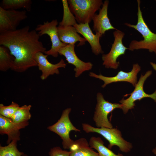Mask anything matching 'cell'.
<instances>
[{
    "label": "cell",
    "mask_w": 156,
    "mask_h": 156,
    "mask_svg": "<svg viewBox=\"0 0 156 156\" xmlns=\"http://www.w3.org/2000/svg\"><path fill=\"white\" fill-rule=\"evenodd\" d=\"M40 36L35 29L30 30L28 26L0 34V45L6 47L14 58L11 69L22 72L38 66L36 54L47 51L40 40Z\"/></svg>",
    "instance_id": "obj_1"
},
{
    "label": "cell",
    "mask_w": 156,
    "mask_h": 156,
    "mask_svg": "<svg viewBox=\"0 0 156 156\" xmlns=\"http://www.w3.org/2000/svg\"><path fill=\"white\" fill-rule=\"evenodd\" d=\"M137 22L134 25L125 23L127 26L134 28L142 36L144 39L140 41L132 40L129 45L128 49L131 51L139 49H148L150 52L156 54V33H153L144 21L140 8L141 1L137 0Z\"/></svg>",
    "instance_id": "obj_2"
},
{
    "label": "cell",
    "mask_w": 156,
    "mask_h": 156,
    "mask_svg": "<svg viewBox=\"0 0 156 156\" xmlns=\"http://www.w3.org/2000/svg\"><path fill=\"white\" fill-rule=\"evenodd\" d=\"M62 2L64 10L63 18L57 26L60 40L67 44H75L77 42H79L78 46L85 44L86 40L79 35L73 25L76 20L70 11L67 0H62Z\"/></svg>",
    "instance_id": "obj_3"
},
{
    "label": "cell",
    "mask_w": 156,
    "mask_h": 156,
    "mask_svg": "<svg viewBox=\"0 0 156 156\" xmlns=\"http://www.w3.org/2000/svg\"><path fill=\"white\" fill-rule=\"evenodd\" d=\"M67 2L79 24L90 23L103 3L102 0H68Z\"/></svg>",
    "instance_id": "obj_4"
},
{
    "label": "cell",
    "mask_w": 156,
    "mask_h": 156,
    "mask_svg": "<svg viewBox=\"0 0 156 156\" xmlns=\"http://www.w3.org/2000/svg\"><path fill=\"white\" fill-rule=\"evenodd\" d=\"M82 127L86 132L96 133L102 136L109 142L108 148L111 149L114 146H118L124 153L130 152L133 148L132 143L124 140L121 131L116 128L94 127L87 123H83Z\"/></svg>",
    "instance_id": "obj_5"
},
{
    "label": "cell",
    "mask_w": 156,
    "mask_h": 156,
    "mask_svg": "<svg viewBox=\"0 0 156 156\" xmlns=\"http://www.w3.org/2000/svg\"><path fill=\"white\" fill-rule=\"evenodd\" d=\"M71 110L70 108L64 110L58 121L47 128L49 130L60 136L62 140L63 148L65 149H69L74 142L70 137V132L72 131L76 132L81 131L73 125L70 120L69 114Z\"/></svg>",
    "instance_id": "obj_6"
},
{
    "label": "cell",
    "mask_w": 156,
    "mask_h": 156,
    "mask_svg": "<svg viewBox=\"0 0 156 156\" xmlns=\"http://www.w3.org/2000/svg\"><path fill=\"white\" fill-rule=\"evenodd\" d=\"M97 103L93 119L97 128H112V124L109 120L108 116L116 108L121 109V104L112 103L106 101L102 94L99 92L96 95Z\"/></svg>",
    "instance_id": "obj_7"
},
{
    "label": "cell",
    "mask_w": 156,
    "mask_h": 156,
    "mask_svg": "<svg viewBox=\"0 0 156 156\" xmlns=\"http://www.w3.org/2000/svg\"><path fill=\"white\" fill-rule=\"evenodd\" d=\"M152 70L147 71L144 75L141 74L138 82L135 86V88L131 93L126 94L124 96L130 95L129 98L126 99L123 98L120 101L122 106L121 109L124 114L127 113L129 109L134 108L135 106V102L137 101H140L145 97H149L153 99L156 102V89L155 91L151 94H148L144 91V84L146 79L152 74Z\"/></svg>",
    "instance_id": "obj_8"
},
{
    "label": "cell",
    "mask_w": 156,
    "mask_h": 156,
    "mask_svg": "<svg viewBox=\"0 0 156 156\" xmlns=\"http://www.w3.org/2000/svg\"><path fill=\"white\" fill-rule=\"evenodd\" d=\"M114 40L110 51L107 54H103L102 57L103 64L107 68L117 69L119 63L117 62L118 58L125 54L128 48L123 44L122 39L125 34L122 31L116 29L113 33Z\"/></svg>",
    "instance_id": "obj_9"
},
{
    "label": "cell",
    "mask_w": 156,
    "mask_h": 156,
    "mask_svg": "<svg viewBox=\"0 0 156 156\" xmlns=\"http://www.w3.org/2000/svg\"><path fill=\"white\" fill-rule=\"evenodd\" d=\"M58 24L57 20L54 19L50 22L47 21L42 24L38 25L35 29L40 36L47 34L49 37L52 44L51 47L44 53L55 57H58L60 49L67 44L62 42L60 39L58 33Z\"/></svg>",
    "instance_id": "obj_10"
},
{
    "label": "cell",
    "mask_w": 156,
    "mask_h": 156,
    "mask_svg": "<svg viewBox=\"0 0 156 156\" xmlns=\"http://www.w3.org/2000/svg\"><path fill=\"white\" fill-rule=\"evenodd\" d=\"M27 17L25 10H6L0 6V34L16 30L20 23Z\"/></svg>",
    "instance_id": "obj_11"
},
{
    "label": "cell",
    "mask_w": 156,
    "mask_h": 156,
    "mask_svg": "<svg viewBox=\"0 0 156 156\" xmlns=\"http://www.w3.org/2000/svg\"><path fill=\"white\" fill-rule=\"evenodd\" d=\"M75 44H68L61 47L58 51L59 54L64 56L68 63L73 65L75 68V76L79 77L83 72L92 68L93 64L90 62H85L79 59L75 51Z\"/></svg>",
    "instance_id": "obj_12"
},
{
    "label": "cell",
    "mask_w": 156,
    "mask_h": 156,
    "mask_svg": "<svg viewBox=\"0 0 156 156\" xmlns=\"http://www.w3.org/2000/svg\"><path fill=\"white\" fill-rule=\"evenodd\" d=\"M141 67L137 63L134 64L131 70L129 72H126L122 70L118 72V74L113 77H107L100 74L97 75L93 72H90L89 76L102 80L104 84L102 86L105 88L107 85L114 82L120 81H126L129 82L135 87L137 83V75L141 70Z\"/></svg>",
    "instance_id": "obj_13"
},
{
    "label": "cell",
    "mask_w": 156,
    "mask_h": 156,
    "mask_svg": "<svg viewBox=\"0 0 156 156\" xmlns=\"http://www.w3.org/2000/svg\"><path fill=\"white\" fill-rule=\"evenodd\" d=\"M41 52L37 53L35 55L36 60L40 70L42 72L40 78L42 80L46 79L49 75L60 73L59 68H65L66 64L63 59L56 64L50 63L47 59L48 55Z\"/></svg>",
    "instance_id": "obj_14"
},
{
    "label": "cell",
    "mask_w": 156,
    "mask_h": 156,
    "mask_svg": "<svg viewBox=\"0 0 156 156\" xmlns=\"http://www.w3.org/2000/svg\"><path fill=\"white\" fill-rule=\"evenodd\" d=\"M73 25L77 33L81 35L88 42L93 53L98 55L103 53L100 42V39L101 38L100 34L99 33L95 34L93 33L89 23H77L75 20L73 22Z\"/></svg>",
    "instance_id": "obj_15"
},
{
    "label": "cell",
    "mask_w": 156,
    "mask_h": 156,
    "mask_svg": "<svg viewBox=\"0 0 156 156\" xmlns=\"http://www.w3.org/2000/svg\"><path fill=\"white\" fill-rule=\"evenodd\" d=\"M28 121L16 123L10 118L0 115V133L1 134H6L8 137L7 144L12 141H18L20 140L19 130L28 125Z\"/></svg>",
    "instance_id": "obj_16"
},
{
    "label": "cell",
    "mask_w": 156,
    "mask_h": 156,
    "mask_svg": "<svg viewBox=\"0 0 156 156\" xmlns=\"http://www.w3.org/2000/svg\"><path fill=\"white\" fill-rule=\"evenodd\" d=\"M109 1L105 0L102 8L99 10V14H96L94 16L93 30L95 33H99L101 36L105 34V32L112 29H116L111 24L108 16V8Z\"/></svg>",
    "instance_id": "obj_17"
},
{
    "label": "cell",
    "mask_w": 156,
    "mask_h": 156,
    "mask_svg": "<svg viewBox=\"0 0 156 156\" xmlns=\"http://www.w3.org/2000/svg\"><path fill=\"white\" fill-rule=\"evenodd\" d=\"M70 156H99L91 148L86 140L81 138L74 141L70 149Z\"/></svg>",
    "instance_id": "obj_18"
},
{
    "label": "cell",
    "mask_w": 156,
    "mask_h": 156,
    "mask_svg": "<svg viewBox=\"0 0 156 156\" xmlns=\"http://www.w3.org/2000/svg\"><path fill=\"white\" fill-rule=\"evenodd\" d=\"M89 144L91 148L98 151L99 156H123L121 153L115 154L110 149L105 146L104 142L100 137H91Z\"/></svg>",
    "instance_id": "obj_19"
},
{
    "label": "cell",
    "mask_w": 156,
    "mask_h": 156,
    "mask_svg": "<svg viewBox=\"0 0 156 156\" xmlns=\"http://www.w3.org/2000/svg\"><path fill=\"white\" fill-rule=\"evenodd\" d=\"M32 1L30 0H3L0 6L6 10H15L23 8L31 11Z\"/></svg>",
    "instance_id": "obj_20"
},
{
    "label": "cell",
    "mask_w": 156,
    "mask_h": 156,
    "mask_svg": "<svg viewBox=\"0 0 156 156\" xmlns=\"http://www.w3.org/2000/svg\"><path fill=\"white\" fill-rule=\"evenodd\" d=\"M14 57L10 54L8 49L5 46H0V70L5 71L11 69Z\"/></svg>",
    "instance_id": "obj_21"
},
{
    "label": "cell",
    "mask_w": 156,
    "mask_h": 156,
    "mask_svg": "<svg viewBox=\"0 0 156 156\" xmlns=\"http://www.w3.org/2000/svg\"><path fill=\"white\" fill-rule=\"evenodd\" d=\"M31 107V105H24L20 107L10 119L16 123L28 121L31 118L30 111Z\"/></svg>",
    "instance_id": "obj_22"
},
{
    "label": "cell",
    "mask_w": 156,
    "mask_h": 156,
    "mask_svg": "<svg viewBox=\"0 0 156 156\" xmlns=\"http://www.w3.org/2000/svg\"><path fill=\"white\" fill-rule=\"evenodd\" d=\"M17 141H12L5 146H0V156H27L24 153L20 152L17 147Z\"/></svg>",
    "instance_id": "obj_23"
},
{
    "label": "cell",
    "mask_w": 156,
    "mask_h": 156,
    "mask_svg": "<svg viewBox=\"0 0 156 156\" xmlns=\"http://www.w3.org/2000/svg\"><path fill=\"white\" fill-rule=\"evenodd\" d=\"M20 107L18 104L13 101L8 106H5L3 104H0V115L11 118Z\"/></svg>",
    "instance_id": "obj_24"
},
{
    "label": "cell",
    "mask_w": 156,
    "mask_h": 156,
    "mask_svg": "<svg viewBox=\"0 0 156 156\" xmlns=\"http://www.w3.org/2000/svg\"><path fill=\"white\" fill-rule=\"evenodd\" d=\"M49 156H70V152L62 150L60 147L51 148L49 152Z\"/></svg>",
    "instance_id": "obj_25"
},
{
    "label": "cell",
    "mask_w": 156,
    "mask_h": 156,
    "mask_svg": "<svg viewBox=\"0 0 156 156\" xmlns=\"http://www.w3.org/2000/svg\"><path fill=\"white\" fill-rule=\"evenodd\" d=\"M150 64L152 66L153 69L155 71H156V64L152 62H151L150 63Z\"/></svg>",
    "instance_id": "obj_26"
},
{
    "label": "cell",
    "mask_w": 156,
    "mask_h": 156,
    "mask_svg": "<svg viewBox=\"0 0 156 156\" xmlns=\"http://www.w3.org/2000/svg\"><path fill=\"white\" fill-rule=\"evenodd\" d=\"M152 152L156 155V148L153 149L152 150Z\"/></svg>",
    "instance_id": "obj_27"
}]
</instances>
